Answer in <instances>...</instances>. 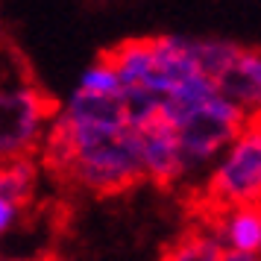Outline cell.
Instances as JSON below:
<instances>
[{
	"label": "cell",
	"instance_id": "30bf717a",
	"mask_svg": "<svg viewBox=\"0 0 261 261\" xmlns=\"http://www.w3.org/2000/svg\"><path fill=\"white\" fill-rule=\"evenodd\" d=\"M36 165L30 159H15L0 165V197L9 200L12 205L24 208L36 194Z\"/></svg>",
	"mask_w": 261,
	"mask_h": 261
},
{
	"label": "cell",
	"instance_id": "52a82bcc",
	"mask_svg": "<svg viewBox=\"0 0 261 261\" xmlns=\"http://www.w3.org/2000/svg\"><path fill=\"white\" fill-rule=\"evenodd\" d=\"M214 235H217V241L229 252L261 255V205L226 208Z\"/></svg>",
	"mask_w": 261,
	"mask_h": 261
},
{
	"label": "cell",
	"instance_id": "3957f363",
	"mask_svg": "<svg viewBox=\"0 0 261 261\" xmlns=\"http://www.w3.org/2000/svg\"><path fill=\"white\" fill-rule=\"evenodd\" d=\"M56 173L68 176L76 188L100 194V197L120 194V191L138 185L144 179L141 155H138V132L126 126L115 138L73 150L59 165Z\"/></svg>",
	"mask_w": 261,
	"mask_h": 261
},
{
	"label": "cell",
	"instance_id": "277c9868",
	"mask_svg": "<svg viewBox=\"0 0 261 261\" xmlns=\"http://www.w3.org/2000/svg\"><path fill=\"white\" fill-rule=\"evenodd\" d=\"M208 194L226 208L261 205V112L247 115L235 141L212 165Z\"/></svg>",
	"mask_w": 261,
	"mask_h": 261
},
{
	"label": "cell",
	"instance_id": "9c48e42d",
	"mask_svg": "<svg viewBox=\"0 0 261 261\" xmlns=\"http://www.w3.org/2000/svg\"><path fill=\"white\" fill-rule=\"evenodd\" d=\"M244 44H238L232 38L223 36H202V38H191V53L194 62L200 68L202 76H208L212 83L223 85L226 76L232 73L238 56H241Z\"/></svg>",
	"mask_w": 261,
	"mask_h": 261
},
{
	"label": "cell",
	"instance_id": "6da1fadb",
	"mask_svg": "<svg viewBox=\"0 0 261 261\" xmlns=\"http://www.w3.org/2000/svg\"><path fill=\"white\" fill-rule=\"evenodd\" d=\"M159 112L176 129L188 170L214 165L220 153L235 141L241 126L247 123V112L235 100H229L223 88L197 106H170L165 100H159Z\"/></svg>",
	"mask_w": 261,
	"mask_h": 261
},
{
	"label": "cell",
	"instance_id": "9a60e30c",
	"mask_svg": "<svg viewBox=\"0 0 261 261\" xmlns=\"http://www.w3.org/2000/svg\"><path fill=\"white\" fill-rule=\"evenodd\" d=\"M15 261H30V258H15Z\"/></svg>",
	"mask_w": 261,
	"mask_h": 261
},
{
	"label": "cell",
	"instance_id": "7c38bea8",
	"mask_svg": "<svg viewBox=\"0 0 261 261\" xmlns=\"http://www.w3.org/2000/svg\"><path fill=\"white\" fill-rule=\"evenodd\" d=\"M76 91H83V94H91V97H109V100H123L120 94V83L115 71H112V65H109L103 56L94 62V65H88L80 76V85H76Z\"/></svg>",
	"mask_w": 261,
	"mask_h": 261
},
{
	"label": "cell",
	"instance_id": "ba28073f",
	"mask_svg": "<svg viewBox=\"0 0 261 261\" xmlns=\"http://www.w3.org/2000/svg\"><path fill=\"white\" fill-rule=\"evenodd\" d=\"M229 100H235L247 115L261 112V50L258 47H244L238 56L232 73L220 85Z\"/></svg>",
	"mask_w": 261,
	"mask_h": 261
},
{
	"label": "cell",
	"instance_id": "2e32d148",
	"mask_svg": "<svg viewBox=\"0 0 261 261\" xmlns=\"http://www.w3.org/2000/svg\"><path fill=\"white\" fill-rule=\"evenodd\" d=\"M0 33H3V30H0Z\"/></svg>",
	"mask_w": 261,
	"mask_h": 261
},
{
	"label": "cell",
	"instance_id": "5bb4252c",
	"mask_svg": "<svg viewBox=\"0 0 261 261\" xmlns=\"http://www.w3.org/2000/svg\"><path fill=\"white\" fill-rule=\"evenodd\" d=\"M223 261H261V255H247V252H223Z\"/></svg>",
	"mask_w": 261,
	"mask_h": 261
},
{
	"label": "cell",
	"instance_id": "4fadbf2b",
	"mask_svg": "<svg viewBox=\"0 0 261 261\" xmlns=\"http://www.w3.org/2000/svg\"><path fill=\"white\" fill-rule=\"evenodd\" d=\"M18 217H21V208H18V205H12L9 200H3V197H0V238H3L15 223H18Z\"/></svg>",
	"mask_w": 261,
	"mask_h": 261
},
{
	"label": "cell",
	"instance_id": "7a4b0ae2",
	"mask_svg": "<svg viewBox=\"0 0 261 261\" xmlns=\"http://www.w3.org/2000/svg\"><path fill=\"white\" fill-rule=\"evenodd\" d=\"M56 109L41 88L27 76L0 80V165L30 159L50 132Z\"/></svg>",
	"mask_w": 261,
	"mask_h": 261
},
{
	"label": "cell",
	"instance_id": "8992f818",
	"mask_svg": "<svg viewBox=\"0 0 261 261\" xmlns=\"http://www.w3.org/2000/svg\"><path fill=\"white\" fill-rule=\"evenodd\" d=\"M100 56L112 65L123 100L153 97L150 94V85H153V44H150V38H126Z\"/></svg>",
	"mask_w": 261,
	"mask_h": 261
},
{
	"label": "cell",
	"instance_id": "8fae6325",
	"mask_svg": "<svg viewBox=\"0 0 261 261\" xmlns=\"http://www.w3.org/2000/svg\"><path fill=\"white\" fill-rule=\"evenodd\" d=\"M223 244L214 232H185L173 241L162 261H223Z\"/></svg>",
	"mask_w": 261,
	"mask_h": 261
},
{
	"label": "cell",
	"instance_id": "5b68a950",
	"mask_svg": "<svg viewBox=\"0 0 261 261\" xmlns=\"http://www.w3.org/2000/svg\"><path fill=\"white\" fill-rule=\"evenodd\" d=\"M153 85H150V94L155 100L167 97L170 91H176L182 83H188L191 76H197L200 68L194 62L191 53V38L188 36H153Z\"/></svg>",
	"mask_w": 261,
	"mask_h": 261
}]
</instances>
